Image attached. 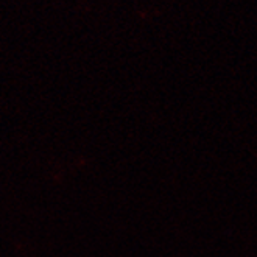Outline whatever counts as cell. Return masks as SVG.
<instances>
[]
</instances>
